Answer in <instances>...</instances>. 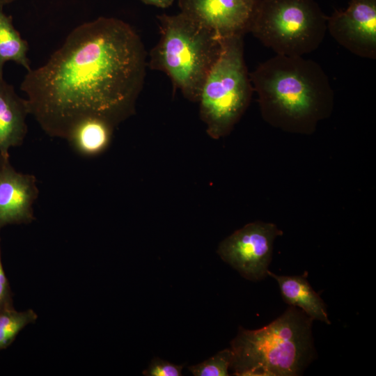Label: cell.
<instances>
[{"label": "cell", "instance_id": "obj_4", "mask_svg": "<svg viewBox=\"0 0 376 376\" xmlns=\"http://www.w3.org/2000/svg\"><path fill=\"white\" fill-rule=\"evenodd\" d=\"M157 17L160 37L150 52L149 66L164 72L185 98L198 102L205 78L219 54L221 39L182 12Z\"/></svg>", "mask_w": 376, "mask_h": 376}, {"label": "cell", "instance_id": "obj_1", "mask_svg": "<svg viewBox=\"0 0 376 376\" xmlns=\"http://www.w3.org/2000/svg\"><path fill=\"white\" fill-rule=\"evenodd\" d=\"M146 65L133 27L100 17L74 29L45 63L27 71L20 87L43 131L65 139L84 118L100 117L116 127L132 116Z\"/></svg>", "mask_w": 376, "mask_h": 376}, {"label": "cell", "instance_id": "obj_9", "mask_svg": "<svg viewBox=\"0 0 376 376\" xmlns=\"http://www.w3.org/2000/svg\"><path fill=\"white\" fill-rule=\"evenodd\" d=\"M261 0H178L181 12L221 39L249 32Z\"/></svg>", "mask_w": 376, "mask_h": 376}, {"label": "cell", "instance_id": "obj_2", "mask_svg": "<svg viewBox=\"0 0 376 376\" xmlns=\"http://www.w3.org/2000/svg\"><path fill=\"white\" fill-rule=\"evenodd\" d=\"M263 118L283 131L309 134L331 114L334 91L315 61L276 54L249 73Z\"/></svg>", "mask_w": 376, "mask_h": 376}, {"label": "cell", "instance_id": "obj_13", "mask_svg": "<svg viewBox=\"0 0 376 376\" xmlns=\"http://www.w3.org/2000/svg\"><path fill=\"white\" fill-rule=\"evenodd\" d=\"M115 127L104 118L88 117L77 122L65 139L79 155L84 157L97 156L110 145Z\"/></svg>", "mask_w": 376, "mask_h": 376}, {"label": "cell", "instance_id": "obj_19", "mask_svg": "<svg viewBox=\"0 0 376 376\" xmlns=\"http://www.w3.org/2000/svg\"><path fill=\"white\" fill-rule=\"evenodd\" d=\"M143 3L155 6L159 8H167L170 7L174 0H141Z\"/></svg>", "mask_w": 376, "mask_h": 376}, {"label": "cell", "instance_id": "obj_10", "mask_svg": "<svg viewBox=\"0 0 376 376\" xmlns=\"http://www.w3.org/2000/svg\"><path fill=\"white\" fill-rule=\"evenodd\" d=\"M38 194L36 178L18 172L10 164V155H0V229L31 223Z\"/></svg>", "mask_w": 376, "mask_h": 376}, {"label": "cell", "instance_id": "obj_20", "mask_svg": "<svg viewBox=\"0 0 376 376\" xmlns=\"http://www.w3.org/2000/svg\"><path fill=\"white\" fill-rule=\"evenodd\" d=\"M17 0H0V6L3 7L6 5L13 3Z\"/></svg>", "mask_w": 376, "mask_h": 376}, {"label": "cell", "instance_id": "obj_11", "mask_svg": "<svg viewBox=\"0 0 376 376\" xmlns=\"http://www.w3.org/2000/svg\"><path fill=\"white\" fill-rule=\"evenodd\" d=\"M29 114L26 99L21 98L0 72V155L21 146L27 133L26 118Z\"/></svg>", "mask_w": 376, "mask_h": 376}, {"label": "cell", "instance_id": "obj_3", "mask_svg": "<svg viewBox=\"0 0 376 376\" xmlns=\"http://www.w3.org/2000/svg\"><path fill=\"white\" fill-rule=\"evenodd\" d=\"M313 321L300 308L290 306L263 328H240L230 343L233 375H301L315 357Z\"/></svg>", "mask_w": 376, "mask_h": 376}, {"label": "cell", "instance_id": "obj_8", "mask_svg": "<svg viewBox=\"0 0 376 376\" xmlns=\"http://www.w3.org/2000/svg\"><path fill=\"white\" fill-rule=\"evenodd\" d=\"M327 30L351 53L376 58V0H350L345 10L327 17Z\"/></svg>", "mask_w": 376, "mask_h": 376}, {"label": "cell", "instance_id": "obj_5", "mask_svg": "<svg viewBox=\"0 0 376 376\" xmlns=\"http://www.w3.org/2000/svg\"><path fill=\"white\" fill-rule=\"evenodd\" d=\"M244 36L221 39L219 54L203 83L200 118L210 137L229 134L249 107L254 92L244 58Z\"/></svg>", "mask_w": 376, "mask_h": 376}, {"label": "cell", "instance_id": "obj_12", "mask_svg": "<svg viewBox=\"0 0 376 376\" xmlns=\"http://www.w3.org/2000/svg\"><path fill=\"white\" fill-rule=\"evenodd\" d=\"M267 276L277 281L285 302L300 308L313 320L331 324L326 305L309 284L307 272L302 276H281L268 270Z\"/></svg>", "mask_w": 376, "mask_h": 376}, {"label": "cell", "instance_id": "obj_16", "mask_svg": "<svg viewBox=\"0 0 376 376\" xmlns=\"http://www.w3.org/2000/svg\"><path fill=\"white\" fill-rule=\"evenodd\" d=\"M232 360V350L227 348L202 363L189 366L188 369L195 376H227L230 375L228 370Z\"/></svg>", "mask_w": 376, "mask_h": 376}, {"label": "cell", "instance_id": "obj_17", "mask_svg": "<svg viewBox=\"0 0 376 376\" xmlns=\"http://www.w3.org/2000/svg\"><path fill=\"white\" fill-rule=\"evenodd\" d=\"M183 366L175 365L158 357L154 358L143 372L146 376H181Z\"/></svg>", "mask_w": 376, "mask_h": 376}, {"label": "cell", "instance_id": "obj_15", "mask_svg": "<svg viewBox=\"0 0 376 376\" xmlns=\"http://www.w3.org/2000/svg\"><path fill=\"white\" fill-rule=\"evenodd\" d=\"M38 318L32 309L17 311L15 308L0 312V351L9 347L29 324Z\"/></svg>", "mask_w": 376, "mask_h": 376}, {"label": "cell", "instance_id": "obj_7", "mask_svg": "<svg viewBox=\"0 0 376 376\" xmlns=\"http://www.w3.org/2000/svg\"><path fill=\"white\" fill-rule=\"evenodd\" d=\"M282 235L273 223H249L221 241L217 253L244 278L260 281L267 276L274 242Z\"/></svg>", "mask_w": 376, "mask_h": 376}, {"label": "cell", "instance_id": "obj_14", "mask_svg": "<svg viewBox=\"0 0 376 376\" xmlns=\"http://www.w3.org/2000/svg\"><path fill=\"white\" fill-rule=\"evenodd\" d=\"M29 47L26 40L14 27L11 17L0 6V72L8 61L22 65L26 70L31 69L27 57Z\"/></svg>", "mask_w": 376, "mask_h": 376}, {"label": "cell", "instance_id": "obj_6", "mask_svg": "<svg viewBox=\"0 0 376 376\" xmlns=\"http://www.w3.org/2000/svg\"><path fill=\"white\" fill-rule=\"evenodd\" d=\"M327 20L315 0H261L249 32L276 54L302 56L322 42Z\"/></svg>", "mask_w": 376, "mask_h": 376}, {"label": "cell", "instance_id": "obj_18", "mask_svg": "<svg viewBox=\"0 0 376 376\" xmlns=\"http://www.w3.org/2000/svg\"><path fill=\"white\" fill-rule=\"evenodd\" d=\"M13 295L10 285L2 264L0 237V312L15 308Z\"/></svg>", "mask_w": 376, "mask_h": 376}]
</instances>
